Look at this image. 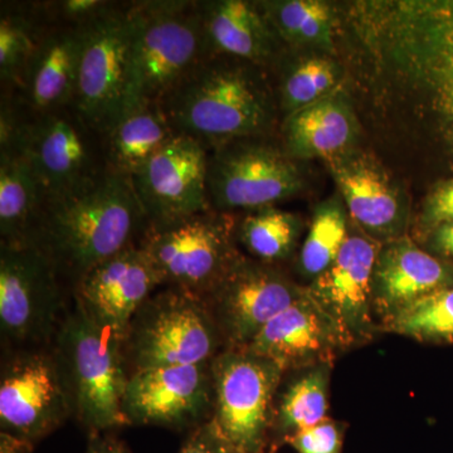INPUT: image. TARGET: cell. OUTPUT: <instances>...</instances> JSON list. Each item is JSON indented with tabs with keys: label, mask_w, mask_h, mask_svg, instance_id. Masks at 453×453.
Returning <instances> with one entry per match:
<instances>
[{
	"label": "cell",
	"mask_w": 453,
	"mask_h": 453,
	"mask_svg": "<svg viewBox=\"0 0 453 453\" xmlns=\"http://www.w3.org/2000/svg\"><path fill=\"white\" fill-rule=\"evenodd\" d=\"M308 291L275 265L243 257L204 297L226 348L244 349Z\"/></svg>",
	"instance_id": "obj_13"
},
{
	"label": "cell",
	"mask_w": 453,
	"mask_h": 453,
	"mask_svg": "<svg viewBox=\"0 0 453 453\" xmlns=\"http://www.w3.org/2000/svg\"><path fill=\"white\" fill-rule=\"evenodd\" d=\"M303 231L299 217L275 207L249 211L235 228V237L252 259L276 265L291 257Z\"/></svg>",
	"instance_id": "obj_29"
},
{
	"label": "cell",
	"mask_w": 453,
	"mask_h": 453,
	"mask_svg": "<svg viewBox=\"0 0 453 453\" xmlns=\"http://www.w3.org/2000/svg\"><path fill=\"white\" fill-rule=\"evenodd\" d=\"M262 136L208 149L207 190L211 211L232 214L273 207L303 186L294 157Z\"/></svg>",
	"instance_id": "obj_11"
},
{
	"label": "cell",
	"mask_w": 453,
	"mask_h": 453,
	"mask_svg": "<svg viewBox=\"0 0 453 453\" xmlns=\"http://www.w3.org/2000/svg\"><path fill=\"white\" fill-rule=\"evenodd\" d=\"M47 196L26 155L0 149V244L35 246Z\"/></svg>",
	"instance_id": "obj_23"
},
{
	"label": "cell",
	"mask_w": 453,
	"mask_h": 453,
	"mask_svg": "<svg viewBox=\"0 0 453 453\" xmlns=\"http://www.w3.org/2000/svg\"><path fill=\"white\" fill-rule=\"evenodd\" d=\"M116 2L106 0H57L40 2L47 19L65 25L86 26L105 13Z\"/></svg>",
	"instance_id": "obj_36"
},
{
	"label": "cell",
	"mask_w": 453,
	"mask_h": 453,
	"mask_svg": "<svg viewBox=\"0 0 453 453\" xmlns=\"http://www.w3.org/2000/svg\"><path fill=\"white\" fill-rule=\"evenodd\" d=\"M130 2H116L85 26L73 106L106 134L129 110Z\"/></svg>",
	"instance_id": "obj_12"
},
{
	"label": "cell",
	"mask_w": 453,
	"mask_h": 453,
	"mask_svg": "<svg viewBox=\"0 0 453 453\" xmlns=\"http://www.w3.org/2000/svg\"><path fill=\"white\" fill-rule=\"evenodd\" d=\"M129 110L160 104L204 58L198 0L130 2Z\"/></svg>",
	"instance_id": "obj_3"
},
{
	"label": "cell",
	"mask_w": 453,
	"mask_h": 453,
	"mask_svg": "<svg viewBox=\"0 0 453 453\" xmlns=\"http://www.w3.org/2000/svg\"><path fill=\"white\" fill-rule=\"evenodd\" d=\"M277 37L292 46L333 47L334 13L319 0L259 3Z\"/></svg>",
	"instance_id": "obj_30"
},
{
	"label": "cell",
	"mask_w": 453,
	"mask_h": 453,
	"mask_svg": "<svg viewBox=\"0 0 453 453\" xmlns=\"http://www.w3.org/2000/svg\"><path fill=\"white\" fill-rule=\"evenodd\" d=\"M160 288L153 265L136 244L83 275L73 285V300L122 342L134 315Z\"/></svg>",
	"instance_id": "obj_17"
},
{
	"label": "cell",
	"mask_w": 453,
	"mask_h": 453,
	"mask_svg": "<svg viewBox=\"0 0 453 453\" xmlns=\"http://www.w3.org/2000/svg\"><path fill=\"white\" fill-rule=\"evenodd\" d=\"M49 19L40 2H2L0 11V83L2 92L19 88L29 59Z\"/></svg>",
	"instance_id": "obj_28"
},
{
	"label": "cell",
	"mask_w": 453,
	"mask_h": 453,
	"mask_svg": "<svg viewBox=\"0 0 453 453\" xmlns=\"http://www.w3.org/2000/svg\"><path fill=\"white\" fill-rule=\"evenodd\" d=\"M208 150L175 135L131 177L148 225H164L210 211Z\"/></svg>",
	"instance_id": "obj_15"
},
{
	"label": "cell",
	"mask_w": 453,
	"mask_h": 453,
	"mask_svg": "<svg viewBox=\"0 0 453 453\" xmlns=\"http://www.w3.org/2000/svg\"><path fill=\"white\" fill-rule=\"evenodd\" d=\"M0 149H18L26 155L47 204L81 195L111 172L105 134L73 105L44 113L32 112L25 105L16 136Z\"/></svg>",
	"instance_id": "obj_5"
},
{
	"label": "cell",
	"mask_w": 453,
	"mask_h": 453,
	"mask_svg": "<svg viewBox=\"0 0 453 453\" xmlns=\"http://www.w3.org/2000/svg\"><path fill=\"white\" fill-rule=\"evenodd\" d=\"M423 219L429 229L453 223V179L438 186L429 196Z\"/></svg>",
	"instance_id": "obj_38"
},
{
	"label": "cell",
	"mask_w": 453,
	"mask_h": 453,
	"mask_svg": "<svg viewBox=\"0 0 453 453\" xmlns=\"http://www.w3.org/2000/svg\"><path fill=\"white\" fill-rule=\"evenodd\" d=\"M348 234L347 210L339 199L318 205L297 258L300 275L310 283L323 275L338 257Z\"/></svg>",
	"instance_id": "obj_31"
},
{
	"label": "cell",
	"mask_w": 453,
	"mask_h": 453,
	"mask_svg": "<svg viewBox=\"0 0 453 453\" xmlns=\"http://www.w3.org/2000/svg\"><path fill=\"white\" fill-rule=\"evenodd\" d=\"M83 40L85 26L49 20L19 88L13 91L32 112L73 105Z\"/></svg>",
	"instance_id": "obj_20"
},
{
	"label": "cell",
	"mask_w": 453,
	"mask_h": 453,
	"mask_svg": "<svg viewBox=\"0 0 453 453\" xmlns=\"http://www.w3.org/2000/svg\"><path fill=\"white\" fill-rule=\"evenodd\" d=\"M179 453H240L234 449L213 421L203 423L192 429Z\"/></svg>",
	"instance_id": "obj_37"
},
{
	"label": "cell",
	"mask_w": 453,
	"mask_h": 453,
	"mask_svg": "<svg viewBox=\"0 0 453 453\" xmlns=\"http://www.w3.org/2000/svg\"><path fill=\"white\" fill-rule=\"evenodd\" d=\"M159 105L175 135L196 140L207 150L266 136L275 121L262 67L226 56L204 57Z\"/></svg>",
	"instance_id": "obj_1"
},
{
	"label": "cell",
	"mask_w": 453,
	"mask_h": 453,
	"mask_svg": "<svg viewBox=\"0 0 453 453\" xmlns=\"http://www.w3.org/2000/svg\"><path fill=\"white\" fill-rule=\"evenodd\" d=\"M214 408L211 362L133 372L122 412L129 426L195 429L211 421Z\"/></svg>",
	"instance_id": "obj_14"
},
{
	"label": "cell",
	"mask_w": 453,
	"mask_h": 453,
	"mask_svg": "<svg viewBox=\"0 0 453 453\" xmlns=\"http://www.w3.org/2000/svg\"><path fill=\"white\" fill-rule=\"evenodd\" d=\"M276 363L283 372H297L319 365H333L349 349L332 316L309 290L290 308L270 321L244 348Z\"/></svg>",
	"instance_id": "obj_18"
},
{
	"label": "cell",
	"mask_w": 453,
	"mask_h": 453,
	"mask_svg": "<svg viewBox=\"0 0 453 453\" xmlns=\"http://www.w3.org/2000/svg\"><path fill=\"white\" fill-rule=\"evenodd\" d=\"M146 225L131 178L111 170L81 195L49 203L35 246L73 288L89 270L136 246Z\"/></svg>",
	"instance_id": "obj_2"
},
{
	"label": "cell",
	"mask_w": 453,
	"mask_h": 453,
	"mask_svg": "<svg viewBox=\"0 0 453 453\" xmlns=\"http://www.w3.org/2000/svg\"><path fill=\"white\" fill-rule=\"evenodd\" d=\"M237 222L229 213L205 211L164 223L146 225L138 247L160 282L203 297L243 257L237 249Z\"/></svg>",
	"instance_id": "obj_7"
},
{
	"label": "cell",
	"mask_w": 453,
	"mask_h": 453,
	"mask_svg": "<svg viewBox=\"0 0 453 453\" xmlns=\"http://www.w3.org/2000/svg\"><path fill=\"white\" fill-rule=\"evenodd\" d=\"M381 14V29L453 52V0L404 2Z\"/></svg>",
	"instance_id": "obj_33"
},
{
	"label": "cell",
	"mask_w": 453,
	"mask_h": 453,
	"mask_svg": "<svg viewBox=\"0 0 453 453\" xmlns=\"http://www.w3.org/2000/svg\"><path fill=\"white\" fill-rule=\"evenodd\" d=\"M74 417V402L53 345L12 349L0 372V432L35 446Z\"/></svg>",
	"instance_id": "obj_9"
},
{
	"label": "cell",
	"mask_w": 453,
	"mask_h": 453,
	"mask_svg": "<svg viewBox=\"0 0 453 453\" xmlns=\"http://www.w3.org/2000/svg\"><path fill=\"white\" fill-rule=\"evenodd\" d=\"M333 365L301 369L277 392L270 445L276 449L288 437L327 418Z\"/></svg>",
	"instance_id": "obj_26"
},
{
	"label": "cell",
	"mask_w": 453,
	"mask_h": 453,
	"mask_svg": "<svg viewBox=\"0 0 453 453\" xmlns=\"http://www.w3.org/2000/svg\"><path fill=\"white\" fill-rule=\"evenodd\" d=\"M393 58L426 86L453 140V52L426 42L381 31Z\"/></svg>",
	"instance_id": "obj_27"
},
{
	"label": "cell",
	"mask_w": 453,
	"mask_h": 453,
	"mask_svg": "<svg viewBox=\"0 0 453 453\" xmlns=\"http://www.w3.org/2000/svg\"><path fill=\"white\" fill-rule=\"evenodd\" d=\"M33 445L0 432V453H32Z\"/></svg>",
	"instance_id": "obj_41"
},
{
	"label": "cell",
	"mask_w": 453,
	"mask_h": 453,
	"mask_svg": "<svg viewBox=\"0 0 453 453\" xmlns=\"http://www.w3.org/2000/svg\"><path fill=\"white\" fill-rule=\"evenodd\" d=\"M174 136L159 104L131 109L105 134L110 169L133 177Z\"/></svg>",
	"instance_id": "obj_25"
},
{
	"label": "cell",
	"mask_w": 453,
	"mask_h": 453,
	"mask_svg": "<svg viewBox=\"0 0 453 453\" xmlns=\"http://www.w3.org/2000/svg\"><path fill=\"white\" fill-rule=\"evenodd\" d=\"M380 246L366 234H349L329 270L308 286L332 316L348 347L365 344L380 330L372 310V273Z\"/></svg>",
	"instance_id": "obj_16"
},
{
	"label": "cell",
	"mask_w": 453,
	"mask_h": 453,
	"mask_svg": "<svg viewBox=\"0 0 453 453\" xmlns=\"http://www.w3.org/2000/svg\"><path fill=\"white\" fill-rule=\"evenodd\" d=\"M344 434V423L326 418L312 427L292 434L285 443L297 453H342Z\"/></svg>",
	"instance_id": "obj_35"
},
{
	"label": "cell",
	"mask_w": 453,
	"mask_h": 453,
	"mask_svg": "<svg viewBox=\"0 0 453 453\" xmlns=\"http://www.w3.org/2000/svg\"><path fill=\"white\" fill-rule=\"evenodd\" d=\"M334 179L357 225L372 235L393 237L402 226L398 193L389 179L366 160H333Z\"/></svg>",
	"instance_id": "obj_22"
},
{
	"label": "cell",
	"mask_w": 453,
	"mask_h": 453,
	"mask_svg": "<svg viewBox=\"0 0 453 453\" xmlns=\"http://www.w3.org/2000/svg\"><path fill=\"white\" fill-rule=\"evenodd\" d=\"M453 286V266L399 237L380 246L372 273V310L380 323L426 295Z\"/></svg>",
	"instance_id": "obj_19"
},
{
	"label": "cell",
	"mask_w": 453,
	"mask_h": 453,
	"mask_svg": "<svg viewBox=\"0 0 453 453\" xmlns=\"http://www.w3.org/2000/svg\"><path fill=\"white\" fill-rule=\"evenodd\" d=\"M357 138V120L342 97L329 96L286 116L283 144L291 157H321L330 162L345 153Z\"/></svg>",
	"instance_id": "obj_24"
},
{
	"label": "cell",
	"mask_w": 453,
	"mask_h": 453,
	"mask_svg": "<svg viewBox=\"0 0 453 453\" xmlns=\"http://www.w3.org/2000/svg\"><path fill=\"white\" fill-rule=\"evenodd\" d=\"M428 244L432 255L447 264L453 262V223H445L431 228Z\"/></svg>",
	"instance_id": "obj_39"
},
{
	"label": "cell",
	"mask_w": 453,
	"mask_h": 453,
	"mask_svg": "<svg viewBox=\"0 0 453 453\" xmlns=\"http://www.w3.org/2000/svg\"><path fill=\"white\" fill-rule=\"evenodd\" d=\"M211 421L238 452H266L275 399L286 372L249 349L226 348L211 360Z\"/></svg>",
	"instance_id": "obj_10"
},
{
	"label": "cell",
	"mask_w": 453,
	"mask_h": 453,
	"mask_svg": "<svg viewBox=\"0 0 453 453\" xmlns=\"http://www.w3.org/2000/svg\"><path fill=\"white\" fill-rule=\"evenodd\" d=\"M65 282L40 247L0 244V333L9 350L52 345L70 310Z\"/></svg>",
	"instance_id": "obj_8"
},
{
	"label": "cell",
	"mask_w": 453,
	"mask_h": 453,
	"mask_svg": "<svg viewBox=\"0 0 453 453\" xmlns=\"http://www.w3.org/2000/svg\"><path fill=\"white\" fill-rule=\"evenodd\" d=\"M338 71L329 59L305 58L283 71L280 101L286 116L329 97Z\"/></svg>",
	"instance_id": "obj_34"
},
{
	"label": "cell",
	"mask_w": 453,
	"mask_h": 453,
	"mask_svg": "<svg viewBox=\"0 0 453 453\" xmlns=\"http://www.w3.org/2000/svg\"><path fill=\"white\" fill-rule=\"evenodd\" d=\"M52 345L73 392L74 417L89 434L129 426L122 412L129 372L121 340L73 300Z\"/></svg>",
	"instance_id": "obj_4"
},
{
	"label": "cell",
	"mask_w": 453,
	"mask_h": 453,
	"mask_svg": "<svg viewBox=\"0 0 453 453\" xmlns=\"http://www.w3.org/2000/svg\"><path fill=\"white\" fill-rule=\"evenodd\" d=\"M129 375L211 362L226 349L204 300L163 286L134 315L121 342Z\"/></svg>",
	"instance_id": "obj_6"
},
{
	"label": "cell",
	"mask_w": 453,
	"mask_h": 453,
	"mask_svg": "<svg viewBox=\"0 0 453 453\" xmlns=\"http://www.w3.org/2000/svg\"><path fill=\"white\" fill-rule=\"evenodd\" d=\"M86 453H131L118 437L106 434H91Z\"/></svg>",
	"instance_id": "obj_40"
},
{
	"label": "cell",
	"mask_w": 453,
	"mask_h": 453,
	"mask_svg": "<svg viewBox=\"0 0 453 453\" xmlns=\"http://www.w3.org/2000/svg\"><path fill=\"white\" fill-rule=\"evenodd\" d=\"M205 57L226 56L266 67L276 59L280 40L259 3L199 2Z\"/></svg>",
	"instance_id": "obj_21"
},
{
	"label": "cell",
	"mask_w": 453,
	"mask_h": 453,
	"mask_svg": "<svg viewBox=\"0 0 453 453\" xmlns=\"http://www.w3.org/2000/svg\"><path fill=\"white\" fill-rule=\"evenodd\" d=\"M426 344H453V286L426 295L380 325Z\"/></svg>",
	"instance_id": "obj_32"
}]
</instances>
